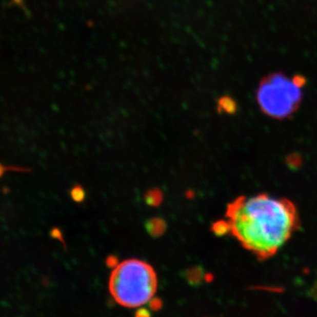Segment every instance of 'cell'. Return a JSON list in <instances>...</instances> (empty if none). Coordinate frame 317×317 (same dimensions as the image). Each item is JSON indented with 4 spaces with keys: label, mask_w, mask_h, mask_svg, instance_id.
<instances>
[{
    "label": "cell",
    "mask_w": 317,
    "mask_h": 317,
    "mask_svg": "<svg viewBox=\"0 0 317 317\" xmlns=\"http://www.w3.org/2000/svg\"><path fill=\"white\" fill-rule=\"evenodd\" d=\"M237 105L231 97L225 96L219 101V110L233 114L236 111Z\"/></svg>",
    "instance_id": "cell-6"
},
{
    "label": "cell",
    "mask_w": 317,
    "mask_h": 317,
    "mask_svg": "<svg viewBox=\"0 0 317 317\" xmlns=\"http://www.w3.org/2000/svg\"><path fill=\"white\" fill-rule=\"evenodd\" d=\"M226 216L232 235L259 260L275 255L301 226L293 203L267 194L237 197Z\"/></svg>",
    "instance_id": "cell-1"
},
{
    "label": "cell",
    "mask_w": 317,
    "mask_h": 317,
    "mask_svg": "<svg viewBox=\"0 0 317 317\" xmlns=\"http://www.w3.org/2000/svg\"><path fill=\"white\" fill-rule=\"evenodd\" d=\"M8 169H9V168H7V167H5V166L2 165V164H0V177H1Z\"/></svg>",
    "instance_id": "cell-11"
},
{
    "label": "cell",
    "mask_w": 317,
    "mask_h": 317,
    "mask_svg": "<svg viewBox=\"0 0 317 317\" xmlns=\"http://www.w3.org/2000/svg\"><path fill=\"white\" fill-rule=\"evenodd\" d=\"M262 111L272 118L285 119L296 112L302 101L301 87L280 72L263 78L256 93Z\"/></svg>",
    "instance_id": "cell-3"
},
{
    "label": "cell",
    "mask_w": 317,
    "mask_h": 317,
    "mask_svg": "<svg viewBox=\"0 0 317 317\" xmlns=\"http://www.w3.org/2000/svg\"><path fill=\"white\" fill-rule=\"evenodd\" d=\"M118 259L115 257V255H110L107 258V264L109 265V267L115 268V266L118 265Z\"/></svg>",
    "instance_id": "cell-10"
},
{
    "label": "cell",
    "mask_w": 317,
    "mask_h": 317,
    "mask_svg": "<svg viewBox=\"0 0 317 317\" xmlns=\"http://www.w3.org/2000/svg\"><path fill=\"white\" fill-rule=\"evenodd\" d=\"M147 233L154 238L161 237L167 230V223L162 218H152L146 221L145 224Z\"/></svg>",
    "instance_id": "cell-4"
},
{
    "label": "cell",
    "mask_w": 317,
    "mask_h": 317,
    "mask_svg": "<svg viewBox=\"0 0 317 317\" xmlns=\"http://www.w3.org/2000/svg\"><path fill=\"white\" fill-rule=\"evenodd\" d=\"M145 200L149 206L157 207L163 201V194H162V190L158 189L147 190L145 195Z\"/></svg>",
    "instance_id": "cell-5"
},
{
    "label": "cell",
    "mask_w": 317,
    "mask_h": 317,
    "mask_svg": "<svg viewBox=\"0 0 317 317\" xmlns=\"http://www.w3.org/2000/svg\"><path fill=\"white\" fill-rule=\"evenodd\" d=\"M70 195H71L72 200L76 203L83 202L85 197H86L85 190L80 185H76V186L73 187L71 190Z\"/></svg>",
    "instance_id": "cell-8"
},
{
    "label": "cell",
    "mask_w": 317,
    "mask_h": 317,
    "mask_svg": "<svg viewBox=\"0 0 317 317\" xmlns=\"http://www.w3.org/2000/svg\"><path fill=\"white\" fill-rule=\"evenodd\" d=\"M292 81L301 88L306 84V78L302 76V75H296V76L292 78Z\"/></svg>",
    "instance_id": "cell-9"
},
{
    "label": "cell",
    "mask_w": 317,
    "mask_h": 317,
    "mask_svg": "<svg viewBox=\"0 0 317 317\" xmlns=\"http://www.w3.org/2000/svg\"><path fill=\"white\" fill-rule=\"evenodd\" d=\"M158 286L153 268L146 262L130 259L119 263L109 279L113 298L125 308H137L151 301Z\"/></svg>",
    "instance_id": "cell-2"
},
{
    "label": "cell",
    "mask_w": 317,
    "mask_h": 317,
    "mask_svg": "<svg viewBox=\"0 0 317 317\" xmlns=\"http://www.w3.org/2000/svg\"><path fill=\"white\" fill-rule=\"evenodd\" d=\"M211 230L217 236H223L227 233H230V227L227 221H219L212 224Z\"/></svg>",
    "instance_id": "cell-7"
}]
</instances>
